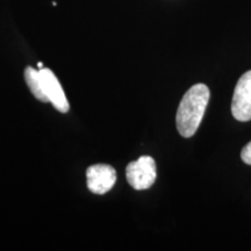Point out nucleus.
Returning a JSON list of instances; mask_svg holds the SVG:
<instances>
[{
    "instance_id": "1",
    "label": "nucleus",
    "mask_w": 251,
    "mask_h": 251,
    "mask_svg": "<svg viewBox=\"0 0 251 251\" xmlns=\"http://www.w3.org/2000/svg\"><path fill=\"white\" fill-rule=\"evenodd\" d=\"M209 101V89L205 84L193 85L179 103L177 111V128L183 137H191L197 133Z\"/></svg>"
},
{
    "instance_id": "2",
    "label": "nucleus",
    "mask_w": 251,
    "mask_h": 251,
    "mask_svg": "<svg viewBox=\"0 0 251 251\" xmlns=\"http://www.w3.org/2000/svg\"><path fill=\"white\" fill-rule=\"evenodd\" d=\"M126 177L130 186L135 190H148L157 178L155 159L150 156H142L129 163L126 169Z\"/></svg>"
},
{
    "instance_id": "3",
    "label": "nucleus",
    "mask_w": 251,
    "mask_h": 251,
    "mask_svg": "<svg viewBox=\"0 0 251 251\" xmlns=\"http://www.w3.org/2000/svg\"><path fill=\"white\" fill-rule=\"evenodd\" d=\"M231 113L238 121L251 120V70L238 79L234 91Z\"/></svg>"
},
{
    "instance_id": "4",
    "label": "nucleus",
    "mask_w": 251,
    "mask_h": 251,
    "mask_svg": "<svg viewBox=\"0 0 251 251\" xmlns=\"http://www.w3.org/2000/svg\"><path fill=\"white\" fill-rule=\"evenodd\" d=\"M87 188L92 193L105 194L112 190L117 181V172L107 164H96L86 171Z\"/></svg>"
},
{
    "instance_id": "5",
    "label": "nucleus",
    "mask_w": 251,
    "mask_h": 251,
    "mask_svg": "<svg viewBox=\"0 0 251 251\" xmlns=\"http://www.w3.org/2000/svg\"><path fill=\"white\" fill-rule=\"evenodd\" d=\"M41 77L43 81V89L48 98V101L52 103V106L61 113H67L70 109L67 96H65L63 87L55 76V74L50 69L42 68L39 69Z\"/></svg>"
},
{
    "instance_id": "6",
    "label": "nucleus",
    "mask_w": 251,
    "mask_h": 251,
    "mask_svg": "<svg viewBox=\"0 0 251 251\" xmlns=\"http://www.w3.org/2000/svg\"><path fill=\"white\" fill-rule=\"evenodd\" d=\"M25 79H26L30 92L36 99H39L42 102H49L45 93V89H43V81L39 69L27 67L25 70Z\"/></svg>"
},
{
    "instance_id": "7",
    "label": "nucleus",
    "mask_w": 251,
    "mask_h": 251,
    "mask_svg": "<svg viewBox=\"0 0 251 251\" xmlns=\"http://www.w3.org/2000/svg\"><path fill=\"white\" fill-rule=\"evenodd\" d=\"M241 158L248 165H251V142H249L244 147L242 152H241Z\"/></svg>"
},
{
    "instance_id": "8",
    "label": "nucleus",
    "mask_w": 251,
    "mask_h": 251,
    "mask_svg": "<svg viewBox=\"0 0 251 251\" xmlns=\"http://www.w3.org/2000/svg\"><path fill=\"white\" fill-rule=\"evenodd\" d=\"M37 68H39V69H42V68H43V64H42V63H41V62L37 63Z\"/></svg>"
}]
</instances>
